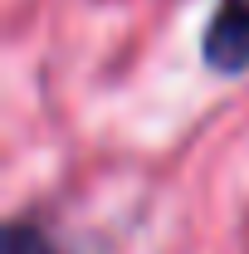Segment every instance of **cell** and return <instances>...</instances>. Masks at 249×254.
I'll return each mask as SVG.
<instances>
[{
	"mask_svg": "<svg viewBox=\"0 0 249 254\" xmlns=\"http://www.w3.org/2000/svg\"><path fill=\"white\" fill-rule=\"evenodd\" d=\"M205 64L220 73L249 68V0H220L215 20L205 30Z\"/></svg>",
	"mask_w": 249,
	"mask_h": 254,
	"instance_id": "obj_1",
	"label": "cell"
},
{
	"mask_svg": "<svg viewBox=\"0 0 249 254\" xmlns=\"http://www.w3.org/2000/svg\"><path fill=\"white\" fill-rule=\"evenodd\" d=\"M0 254H59L49 245V235H39L34 225H10L5 230V250Z\"/></svg>",
	"mask_w": 249,
	"mask_h": 254,
	"instance_id": "obj_2",
	"label": "cell"
}]
</instances>
